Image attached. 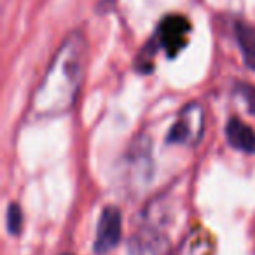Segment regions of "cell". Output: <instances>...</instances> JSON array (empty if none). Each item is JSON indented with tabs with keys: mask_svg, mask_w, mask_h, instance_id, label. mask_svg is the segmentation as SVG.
I'll use <instances>...</instances> for the list:
<instances>
[{
	"mask_svg": "<svg viewBox=\"0 0 255 255\" xmlns=\"http://www.w3.org/2000/svg\"><path fill=\"white\" fill-rule=\"evenodd\" d=\"M88 44L81 32H74L56 51L32 102L37 117H56L74 107L84 81Z\"/></svg>",
	"mask_w": 255,
	"mask_h": 255,
	"instance_id": "cell-1",
	"label": "cell"
},
{
	"mask_svg": "<svg viewBox=\"0 0 255 255\" xmlns=\"http://www.w3.org/2000/svg\"><path fill=\"white\" fill-rule=\"evenodd\" d=\"M123 234V217L116 206H107L100 215L98 233H96L95 252L98 255H105L119 243Z\"/></svg>",
	"mask_w": 255,
	"mask_h": 255,
	"instance_id": "cell-2",
	"label": "cell"
},
{
	"mask_svg": "<svg viewBox=\"0 0 255 255\" xmlns=\"http://www.w3.org/2000/svg\"><path fill=\"white\" fill-rule=\"evenodd\" d=\"M189 32V23L180 16H170L164 19L159 28V40L170 54H175L182 47L185 40V33Z\"/></svg>",
	"mask_w": 255,
	"mask_h": 255,
	"instance_id": "cell-3",
	"label": "cell"
},
{
	"mask_svg": "<svg viewBox=\"0 0 255 255\" xmlns=\"http://www.w3.org/2000/svg\"><path fill=\"white\" fill-rule=\"evenodd\" d=\"M129 250L131 255H166L168 240L156 231H142L133 236Z\"/></svg>",
	"mask_w": 255,
	"mask_h": 255,
	"instance_id": "cell-4",
	"label": "cell"
},
{
	"mask_svg": "<svg viewBox=\"0 0 255 255\" xmlns=\"http://www.w3.org/2000/svg\"><path fill=\"white\" fill-rule=\"evenodd\" d=\"M227 142L236 150L247 154L255 152V131L240 119H229L226 126Z\"/></svg>",
	"mask_w": 255,
	"mask_h": 255,
	"instance_id": "cell-5",
	"label": "cell"
},
{
	"mask_svg": "<svg viewBox=\"0 0 255 255\" xmlns=\"http://www.w3.org/2000/svg\"><path fill=\"white\" fill-rule=\"evenodd\" d=\"M236 37L245 65L255 70V30L240 23V25H236Z\"/></svg>",
	"mask_w": 255,
	"mask_h": 255,
	"instance_id": "cell-6",
	"label": "cell"
},
{
	"mask_svg": "<svg viewBox=\"0 0 255 255\" xmlns=\"http://www.w3.org/2000/svg\"><path fill=\"white\" fill-rule=\"evenodd\" d=\"M21 210H19L18 205H11L7 210V226H9V231H11L12 234L18 233L19 229H21Z\"/></svg>",
	"mask_w": 255,
	"mask_h": 255,
	"instance_id": "cell-7",
	"label": "cell"
},
{
	"mask_svg": "<svg viewBox=\"0 0 255 255\" xmlns=\"http://www.w3.org/2000/svg\"><path fill=\"white\" fill-rule=\"evenodd\" d=\"M238 91H240V95L243 96L245 100H247L250 112L255 114V88H252V86H247V84H241L240 88H238Z\"/></svg>",
	"mask_w": 255,
	"mask_h": 255,
	"instance_id": "cell-8",
	"label": "cell"
}]
</instances>
